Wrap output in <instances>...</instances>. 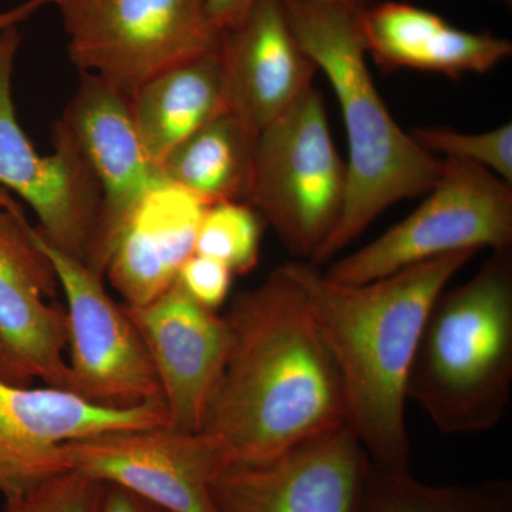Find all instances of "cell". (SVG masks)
Wrapping results in <instances>:
<instances>
[{"label": "cell", "mask_w": 512, "mask_h": 512, "mask_svg": "<svg viewBox=\"0 0 512 512\" xmlns=\"http://www.w3.org/2000/svg\"><path fill=\"white\" fill-rule=\"evenodd\" d=\"M224 316L231 343L201 431L228 464L266 460L346 423L338 367L285 265L239 292Z\"/></svg>", "instance_id": "cell-1"}, {"label": "cell", "mask_w": 512, "mask_h": 512, "mask_svg": "<svg viewBox=\"0 0 512 512\" xmlns=\"http://www.w3.org/2000/svg\"><path fill=\"white\" fill-rule=\"evenodd\" d=\"M474 256H440L365 284L329 281L312 262L285 264L338 367L345 424L375 466H410L407 380L421 330L440 293Z\"/></svg>", "instance_id": "cell-2"}, {"label": "cell", "mask_w": 512, "mask_h": 512, "mask_svg": "<svg viewBox=\"0 0 512 512\" xmlns=\"http://www.w3.org/2000/svg\"><path fill=\"white\" fill-rule=\"evenodd\" d=\"M299 43L328 77L348 136L346 197L335 229L313 258L328 262L397 202L426 194L443 160L420 147L393 119L377 90L356 13L312 0H282Z\"/></svg>", "instance_id": "cell-3"}, {"label": "cell", "mask_w": 512, "mask_h": 512, "mask_svg": "<svg viewBox=\"0 0 512 512\" xmlns=\"http://www.w3.org/2000/svg\"><path fill=\"white\" fill-rule=\"evenodd\" d=\"M512 397V251L444 289L414 353L407 399L447 436L497 426Z\"/></svg>", "instance_id": "cell-4"}, {"label": "cell", "mask_w": 512, "mask_h": 512, "mask_svg": "<svg viewBox=\"0 0 512 512\" xmlns=\"http://www.w3.org/2000/svg\"><path fill=\"white\" fill-rule=\"evenodd\" d=\"M346 181L325 101L312 86L259 133L247 202L289 252L312 262L338 224Z\"/></svg>", "instance_id": "cell-5"}, {"label": "cell", "mask_w": 512, "mask_h": 512, "mask_svg": "<svg viewBox=\"0 0 512 512\" xmlns=\"http://www.w3.org/2000/svg\"><path fill=\"white\" fill-rule=\"evenodd\" d=\"M441 160L439 180L419 207L375 241L322 271L329 281L365 284L456 252L511 249V184L477 165Z\"/></svg>", "instance_id": "cell-6"}, {"label": "cell", "mask_w": 512, "mask_h": 512, "mask_svg": "<svg viewBox=\"0 0 512 512\" xmlns=\"http://www.w3.org/2000/svg\"><path fill=\"white\" fill-rule=\"evenodd\" d=\"M70 60L131 96L158 73L214 49L207 0H52Z\"/></svg>", "instance_id": "cell-7"}, {"label": "cell", "mask_w": 512, "mask_h": 512, "mask_svg": "<svg viewBox=\"0 0 512 512\" xmlns=\"http://www.w3.org/2000/svg\"><path fill=\"white\" fill-rule=\"evenodd\" d=\"M22 42L19 26L0 36V187L32 208L47 244L92 265L103 195L86 158L69 131L56 121L49 156L37 153L23 131L13 101V73Z\"/></svg>", "instance_id": "cell-8"}, {"label": "cell", "mask_w": 512, "mask_h": 512, "mask_svg": "<svg viewBox=\"0 0 512 512\" xmlns=\"http://www.w3.org/2000/svg\"><path fill=\"white\" fill-rule=\"evenodd\" d=\"M55 265L15 195L0 187V379L69 390L66 308Z\"/></svg>", "instance_id": "cell-9"}, {"label": "cell", "mask_w": 512, "mask_h": 512, "mask_svg": "<svg viewBox=\"0 0 512 512\" xmlns=\"http://www.w3.org/2000/svg\"><path fill=\"white\" fill-rule=\"evenodd\" d=\"M40 241L66 299L70 392L113 409L161 402L146 343L124 306L106 292L104 278L47 244L42 234Z\"/></svg>", "instance_id": "cell-10"}, {"label": "cell", "mask_w": 512, "mask_h": 512, "mask_svg": "<svg viewBox=\"0 0 512 512\" xmlns=\"http://www.w3.org/2000/svg\"><path fill=\"white\" fill-rule=\"evenodd\" d=\"M63 453L70 470L126 488L167 512H217L211 487L228 464L215 437L171 424L72 440Z\"/></svg>", "instance_id": "cell-11"}, {"label": "cell", "mask_w": 512, "mask_h": 512, "mask_svg": "<svg viewBox=\"0 0 512 512\" xmlns=\"http://www.w3.org/2000/svg\"><path fill=\"white\" fill-rule=\"evenodd\" d=\"M370 468L343 424L266 460L227 464L212 501L217 512H359Z\"/></svg>", "instance_id": "cell-12"}, {"label": "cell", "mask_w": 512, "mask_h": 512, "mask_svg": "<svg viewBox=\"0 0 512 512\" xmlns=\"http://www.w3.org/2000/svg\"><path fill=\"white\" fill-rule=\"evenodd\" d=\"M170 424L163 400L113 409L55 386H15L0 379V493L12 498L70 471L69 441Z\"/></svg>", "instance_id": "cell-13"}, {"label": "cell", "mask_w": 512, "mask_h": 512, "mask_svg": "<svg viewBox=\"0 0 512 512\" xmlns=\"http://www.w3.org/2000/svg\"><path fill=\"white\" fill-rule=\"evenodd\" d=\"M59 121L82 151L103 195L99 241L89 269L104 278L128 215L167 180L147 153L127 94L96 74L80 72L79 86Z\"/></svg>", "instance_id": "cell-14"}, {"label": "cell", "mask_w": 512, "mask_h": 512, "mask_svg": "<svg viewBox=\"0 0 512 512\" xmlns=\"http://www.w3.org/2000/svg\"><path fill=\"white\" fill-rule=\"evenodd\" d=\"M123 306L146 343L171 426L201 431L227 363V319L195 301L178 279L146 305Z\"/></svg>", "instance_id": "cell-15"}, {"label": "cell", "mask_w": 512, "mask_h": 512, "mask_svg": "<svg viewBox=\"0 0 512 512\" xmlns=\"http://www.w3.org/2000/svg\"><path fill=\"white\" fill-rule=\"evenodd\" d=\"M228 109L256 134L313 86L315 63L286 18L282 0H256L218 35Z\"/></svg>", "instance_id": "cell-16"}, {"label": "cell", "mask_w": 512, "mask_h": 512, "mask_svg": "<svg viewBox=\"0 0 512 512\" xmlns=\"http://www.w3.org/2000/svg\"><path fill=\"white\" fill-rule=\"evenodd\" d=\"M208 205L170 181L138 202L121 228L104 274L124 305H146L177 281L181 266L195 254Z\"/></svg>", "instance_id": "cell-17"}, {"label": "cell", "mask_w": 512, "mask_h": 512, "mask_svg": "<svg viewBox=\"0 0 512 512\" xmlns=\"http://www.w3.org/2000/svg\"><path fill=\"white\" fill-rule=\"evenodd\" d=\"M356 25L367 56L384 69H410L458 77L495 69L512 53V43L490 33L468 32L402 2L363 6Z\"/></svg>", "instance_id": "cell-18"}, {"label": "cell", "mask_w": 512, "mask_h": 512, "mask_svg": "<svg viewBox=\"0 0 512 512\" xmlns=\"http://www.w3.org/2000/svg\"><path fill=\"white\" fill-rule=\"evenodd\" d=\"M128 99L147 153L161 167L175 147L229 110L218 43L151 77Z\"/></svg>", "instance_id": "cell-19"}, {"label": "cell", "mask_w": 512, "mask_h": 512, "mask_svg": "<svg viewBox=\"0 0 512 512\" xmlns=\"http://www.w3.org/2000/svg\"><path fill=\"white\" fill-rule=\"evenodd\" d=\"M258 136L237 114L224 111L168 154L161 164L165 180L210 205L247 202Z\"/></svg>", "instance_id": "cell-20"}, {"label": "cell", "mask_w": 512, "mask_h": 512, "mask_svg": "<svg viewBox=\"0 0 512 512\" xmlns=\"http://www.w3.org/2000/svg\"><path fill=\"white\" fill-rule=\"evenodd\" d=\"M359 512H512V481L431 485L414 478L410 468L372 463Z\"/></svg>", "instance_id": "cell-21"}, {"label": "cell", "mask_w": 512, "mask_h": 512, "mask_svg": "<svg viewBox=\"0 0 512 512\" xmlns=\"http://www.w3.org/2000/svg\"><path fill=\"white\" fill-rule=\"evenodd\" d=\"M264 224L248 202L208 205L198 228L195 254L217 259L234 275H247L258 265Z\"/></svg>", "instance_id": "cell-22"}, {"label": "cell", "mask_w": 512, "mask_h": 512, "mask_svg": "<svg viewBox=\"0 0 512 512\" xmlns=\"http://www.w3.org/2000/svg\"><path fill=\"white\" fill-rule=\"evenodd\" d=\"M410 134L433 156L477 165L512 184L511 123L483 133H463L448 127H417Z\"/></svg>", "instance_id": "cell-23"}, {"label": "cell", "mask_w": 512, "mask_h": 512, "mask_svg": "<svg viewBox=\"0 0 512 512\" xmlns=\"http://www.w3.org/2000/svg\"><path fill=\"white\" fill-rule=\"evenodd\" d=\"M103 488L100 481L70 470L6 498L3 512H97Z\"/></svg>", "instance_id": "cell-24"}, {"label": "cell", "mask_w": 512, "mask_h": 512, "mask_svg": "<svg viewBox=\"0 0 512 512\" xmlns=\"http://www.w3.org/2000/svg\"><path fill=\"white\" fill-rule=\"evenodd\" d=\"M231 269L210 256L191 255L178 272V282L205 308L217 312L224 305L232 284Z\"/></svg>", "instance_id": "cell-25"}, {"label": "cell", "mask_w": 512, "mask_h": 512, "mask_svg": "<svg viewBox=\"0 0 512 512\" xmlns=\"http://www.w3.org/2000/svg\"><path fill=\"white\" fill-rule=\"evenodd\" d=\"M104 484V483H103ZM97 512H167L119 485L104 484Z\"/></svg>", "instance_id": "cell-26"}, {"label": "cell", "mask_w": 512, "mask_h": 512, "mask_svg": "<svg viewBox=\"0 0 512 512\" xmlns=\"http://www.w3.org/2000/svg\"><path fill=\"white\" fill-rule=\"evenodd\" d=\"M256 0H207V15L215 32L235 25Z\"/></svg>", "instance_id": "cell-27"}, {"label": "cell", "mask_w": 512, "mask_h": 512, "mask_svg": "<svg viewBox=\"0 0 512 512\" xmlns=\"http://www.w3.org/2000/svg\"><path fill=\"white\" fill-rule=\"evenodd\" d=\"M52 0H26L15 8L0 12V36L5 30L15 28L35 16L40 9L50 6Z\"/></svg>", "instance_id": "cell-28"}, {"label": "cell", "mask_w": 512, "mask_h": 512, "mask_svg": "<svg viewBox=\"0 0 512 512\" xmlns=\"http://www.w3.org/2000/svg\"><path fill=\"white\" fill-rule=\"evenodd\" d=\"M312 2L326 3V5L339 6L350 12H357L365 6V0H312Z\"/></svg>", "instance_id": "cell-29"}, {"label": "cell", "mask_w": 512, "mask_h": 512, "mask_svg": "<svg viewBox=\"0 0 512 512\" xmlns=\"http://www.w3.org/2000/svg\"><path fill=\"white\" fill-rule=\"evenodd\" d=\"M494 2H501V3H504V5H510L512 0H494Z\"/></svg>", "instance_id": "cell-30"}]
</instances>
